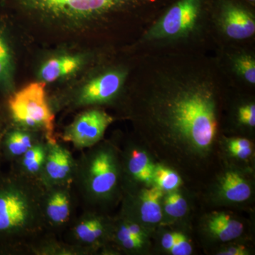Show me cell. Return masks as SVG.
<instances>
[{"instance_id":"1","label":"cell","mask_w":255,"mask_h":255,"mask_svg":"<svg viewBox=\"0 0 255 255\" xmlns=\"http://www.w3.org/2000/svg\"><path fill=\"white\" fill-rule=\"evenodd\" d=\"M135 56L125 91L139 136L170 164L202 167L219 139L229 89L212 52Z\"/></svg>"},{"instance_id":"2","label":"cell","mask_w":255,"mask_h":255,"mask_svg":"<svg viewBox=\"0 0 255 255\" xmlns=\"http://www.w3.org/2000/svg\"><path fill=\"white\" fill-rule=\"evenodd\" d=\"M174 0H3L42 22L107 30L131 21L140 33Z\"/></svg>"},{"instance_id":"3","label":"cell","mask_w":255,"mask_h":255,"mask_svg":"<svg viewBox=\"0 0 255 255\" xmlns=\"http://www.w3.org/2000/svg\"><path fill=\"white\" fill-rule=\"evenodd\" d=\"M214 0H174L137 35L133 55L213 50L211 16Z\"/></svg>"},{"instance_id":"4","label":"cell","mask_w":255,"mask_h":255,"mask_svg":"<svg viewBox=\"0 0 255 255\" xmlns=\"http://www.w3.org/2000/svg\"><path fill=\"white\" fill-rule=\"evenodd\" d=\"M22 178L0 176V245L39 230L43 196Z\"/></svg>"},{"instance_id":"5","label":"cell","mask_w":255,"mask_h":255,"mask_svg":"<svg viewBox=\"0 0 255 255\" xmlns=\"http://www.w3.org/2000/svg\"><path fill=\"white\" fill-rule=\"evenodd\" d=\"M80 182L89 199L110 201L117 195L123 178L122 162L114 147L102 144L85 156L80 166Z\"/></svg>"},{"instance_id":"6","label":"cell","mask_w":255,"mask_h":255,"mask_svg":"<svg viewBox=\"0 0 255 255\" xmlns=\"http://www.w3.org/2000/svg\"><path fill=\"white\" fill-rule=\"evenodd\" d=\"M211 33L213 49L255 42V7L243 0H214Z\"/></svg>"},{"instance_id":"7","label":"cell","mask_w":255,"mask_h":255,"mask_svg":"<svg viewBox=\"0 0 255 255\" xmlns=\"http://www.w3.org/2000/svg\"><path fill=\"white\" fill-rule=\"evenodd\" d=\"M212 54L228 86L255 92V42L217 46Z\"/></svg>"},{"instance_id":"8","label":"cell","mask_w":255,"mask_h":255,"mask_svg":"<svg viewBox=\"0 0 255 255\" xmlns=\"http://www.w3.org/2000/svg\"><path fill=\"white\" fill-rule=\"evenodd\" d=\"M9 107L15 122L26 127L42 128L51 139L54 116L47 102L45 82H33L16 92Z\"/></svg>"},{"instance_id":"9","label":"cell","mask_w":255,"mask_h":255,"mask_svg":"<svg viewBox=\"0 0 255 255\" xmlns=\"http://www.w3.org/2000/svg\"><path fill=\"white\" fill-rule=\"evenodd\" d=\"M120 63L102 68L82 88L79 103L82 105H101L110 103L123 95L135 63Z\"/></svg>"},{"instance_id":"10","label":"cell","mask_w":255,"mask_h":255,"mask_svg":"<svg viewBox=\"0 0 255 255\" xmlns=\"http://www.w3.org/2000/svg\"><path fill=\"white\" fill-rule=\"evenodd\" d=\"M164 194L155 185L140 186L127 195L122 216L138 223L150 235L163 220Z\"/></svg>"},{"instance_id":"11","label":"cell","mask_w":255,"mask_h":255,"mask_svg":"<svg viewBox=\"0 0 255 255\" xmlns=\"http://www.w3.org/2000/svg\"><path fill=\"white\" fill-rule=\"evenodd\" d=\"M114 118L104 110L84 112L66 129L64 140L80 149L90 148L102 140Z\"/></svg>"},{"instance_id":"12","label":"cell","mask_w":255,"mask_h":255,"mask_svg":"<svg viewBox=\"0 0 255 255\" xmlns=\"http://www.w3.org/2000/svg\"><path fill=\"white\" fill-rule=\"evenodd\" d=\"M251 179L240 169L230 168L220 174L214 188L216 201L223 204H241L253 196Z\"/></svg>"},{"instance_id":"13","label":"cell","mask_w":255,"mask_h":255,"mask_svg":"<svg viewBox=\"0 0 255 255\" xmlns=\"http://www.w3.org/2000/svg\"><path fill=\"white\" fill-rule=\"evenodd\" d=\"M225 111L227 112L229 123L234 128L247 132H254L255 92L229 87Z\"/></svg>"},{"instance_id":"14","label":"cell","mask_w":255,"mask_h":255,"mask_svg":"<svg viewBox=\"0 0 255 255\" xmlns=\"http://www.w3.org/2000/svg\"><path fill=\"white\" fill-rule=\"evenodd\" d=\"M75 166L71 154L55 142H48L42 179L49 186L65 184L75 173Z\"/></svg>"},{"instance_id":"15","label":"cell","mask_w":255,"mask_h":255,"mask_svg":"<svg viewBox=\"0 0 255 255\" xmlns=\"http://www.w3.org/2000/svg\"><path fill=\"white\" fill-rule=\"evenodd\" d=\"M201 229L214 243H226L241 237L245 226L241 220L226 212L215 211L202 219Z\"/></svg>"},{"instance_id":"16","label":"cell","mask_w":255,"mask_h":255,"mask_svg":"<svg viewBox=\"0 0 255 255\" xmlns=\"http://www.w3.org/2000/svg\"><path fill=\"white\" fill-rule=\"evenodd\" d=\"M155 164L147 150L134 146L129 148L124 156L123 174H127L128 178L137 185L150 187L154 185Z\"/></svg>"},{"instance_id":"17","label":"cell","mask_w":255,"mask_h":255,"mask_svg":"<svg viewBox=\"0 0 255 255\" xmlns=\"http://www.w3.org/2000/svg\"><path fill=\"white\" fill-rule=\"evenodd\" d=\"M112 221L96 214H87L73 228L75 240L86 246H100L110 241Z\"/></svg>"},{"instance_id":"18","label":"cell","mask_w":255,"mask_h":255,"mask_svg":"<svg viewBox=\"0 0 255 255\" xmlns=\"http://www.w3.org/2000/svg\"><path fill=\"white\" fill-rule=\"evenodd\" d=\"M51 189L43 197V213L51 224L60 226L68 222L71 215V199L64 184L50 186Z\"/></svg>"},{"instance_id":"19","label":"cell","mask_w":255,"mask_h":255,"mask_svg":"<svg viewBox=\"0 0 255 255\" xmlns=\"http://www.w3.org/2000/svg\"><path fill=\"white\" fill-rule=\"evenodd\" d=\"M81 62L75 56H63L52 58L46 62L40 70V78L46 82H54L78 70Z\"/></svg>"},{"instance_id":"20","label":"cell","mask_w":255,"mask_h":255,"mask_svg":"<svg viewBox=\"0 0 255 255\" xmlns=\"http://www.w3.org/2000/svg\"><path fill=\"white\" fill-rule=\"evenodd\" d=\"M36 142L31 134L21 130H11L3 134L1 137L2 155L10 158L22 157Z\"/></svg>"},{"instance_id":"21","label":"cell","mask_w":255,"mask_h":255,"mask_svg":"<svg viewBox=\"0 0 255 255\" xmlns=\"http://www.w3.org/2000/svg\"><path fill=\"white\" fill-rule=\"evenodd\" d=\"M47 153V147L35 144L21 157V167L25 174L37 175L41 174Z\"/></svg>"},{"instance_id":"22","label":"cell","mask_w":255,"mask_h":255,"mask_svg":"<svg viewBox=\"0 0 255 255\" xmlns=\"http://www.w3.org/2000/svg\"><path fill=\"white\" fill-rule=\"evenodd\" d=\"M154 185L164 193L177 190L182 185V178L177 171L163 164H155Z\"/></svg>"},{"instance_id":"23","label":"cell","mask_w":255,"mask_h":255,"mask_svg":"<svg viewBox=\"0 0 255 255\" xmlns=\"http://www.w3.org/2000/svg\"><path fill=\"white\" fill-rule=\"evenodd\" d=\"M13 69L12 52L6 33L0 28V87L8 88Z\"/></svg>"},{"instance_id":"24","label":"cell","mask_w":255,"mask_h":255,"mask_svg":"<svg viewBox=\"0 0 255 255\" xmlns=\"http://www.w3.org/2000/svg\"><path fill=\"white\" fill-rule=\"evenodd\" d=\"M162 205L163 215L172 219L184 217L189 208L187 199L177 190L164 193Z\"/></svg>"},{"instance_id":"25","label":"cell","mask_w":255,"mask_h":255,"mask_svg":"<svg viewBox=\"0 0 255 255\" xmlns=\"http://www.w3.org/2000/svg\"><path fill=\"white\" fill-rule=\"evenodd\" d=\"M192 252V246L188 238L182 233L177 232L174 246L168 253L173 255H190Z\"/></svg>"},{"instance_id":"26","label":"cell","mask_w":255,"mask_h":255,"mask_svg":"<svg viewBox=\"0 0 255 255\" xmlns=\"http://www.w3.org/2000/svg\"><path fill=\"white\" fill-rule=\"evenodd\" d=\"M116 243L124 251L139 252L143 249V248H145L147 241L139 239L137 238L130 237L125 238V239L119 241Z\"/></svg>"},{"instance_id":"27","label":"cell","mask_w":255,"mask_h":255,"mask_svg":"<svg viewBox=\"0 0 255 255\" xmlns=\"http://www.w3.org/2000/svg\"><path fill=\"white\" fill-rule=\"evenodd\" d=\"M230 154L239 160H248L253 157L254 153L253 147H227Z\"/></svg>"},{"instance_id":"28","label":"cell","mask_w":255,"mask_h":255,"mask_svg":"<svg viewBox=\"0 0 255 255\" xmlns=\"http://www.w3.org/2000/svg\"><path fill=\"white\" fill-rule=\"evenodd\" d=\"M249 251L246 247L235 245L223 248L217 253L219 255H247L249 254Z\"/></svg>"},{"instance_id":"29","label":"cell","mask_w":255,"mask_h":255,"mask_svg":"<svg viewBox=\"0 0 255 255\" xmlns=\"http://www.w3.org/2000/svg\"><path fill=\"white\" fill-rule=\"evenodd\" d=\"M227 147H253V142L245 137H233L228 139Z\"/></svg>"},{"instance_id":"30","label":"cell","mask_w":255,"mask_h":255,"mask_svg":"<svg viewBox=\"0 0 255 255\" xmlns=\"http://www.w3.org/2000/svg\"><path fill=\"white\" fill-rule=\"evenodd\" d=\"M177 232L164 233L161 238V246L164 251L169 252L174 246Z\"/></svg>"},{"instance_id":"31","label":"cell","mask_w":255,"mask_h":255,"mask_svg":"<svg viewBox=\"0 0 255 255\" xmlns=\"http://www.w3.org/2000/svg\"><path fill=\"white\" fill-rule=\"evenodd\" d=\"M3 132L1 131V128H0V157L2 156V151H1V137H2Z\"/></svg>"},{"instance_id":"32","label":"cell","mask_w":255,"mask_h":255,"mask_svg":"<svg viewBox=\"0 0 255 255\" xmlns=\"http://www.w3.org/2000/svg\"><path fill=\"white\" fill-rule=\"evenodd\" d=\"M243 1L255 7V0H243Z\"/></svg>"}]
</instances>
